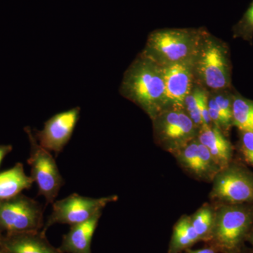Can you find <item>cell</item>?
Returning a JSON list of instances; mask_svg holds the SVG:
<instances>
[{
	"label": "cell",
	"instance_id": "15",
	"mask_svg": "<svg viewBox=\"0 0 253 253\" xmlns=\"http://www.w3.org/2000/svg\"><path fill=\"white\" fill-rule=\"evenodd\" d=\"M33 181L31 176L26 175L21 163L0 172V200L11 199L21 194L23 190L31 189Z\"/></svg>",
	"mask_w": 253,
	"mask_h": 253
},
{
	"label": "cell",
	"instance_id": "21",
	"mask_svg": "<svg viewBox=\"0 0 253 253\" xmlns=\"http://www.w3.org/2000/svg\"><path fill=\"white\" fill-rule=\"evenodd\" d=\"M199 86L196 83H195L191 92L184 100V109L189 115V117L191 118L194 124L200 129L203 126V121L201 113H200L199 101H198Z\"/></svg>",
	"mask_w": 253,
	"mask_h": 253
},
{
	"label": "cell",
	"instance_id": "9",
	"mask_svg": "<svg viewBox=\"0 0 253 253\" xmlns=\"http://www.w3.org/2000/svg\"><path fill=\"white\" fill-rule=\"evenodd\" d=\"M211 196L223 204H253V172L231 162L214 179Z\"/></svg>",
	"mask_w": 253,
	"mask_h": 253
},
{
	"label": "cell",
	"instance_id": "12",
	"mask_svg": "<svg viewBox=\"0 0 253 253\" xmlns=\"http://www.w3.org/2000/svg\"><path fill=\"white\" fill-rule=\"evenodd\" d=\"M197 139L207 148L219 169L227 167L232 162V144L218 126L213 124L203 125Z\"/></svg>",
	"mask_w": 253,
	"mask_h": 253
},
{
	"label": "cell",
	"instance_id": "8",
	"mask_svg": "<svg viewBox=\"0 0 253 253\" xmlns=\"http://www.w3.org/2000/svg\"><path fill=\"white\" fill-rule=\"evenodd\" d=\"M118 196L95 198L72 194L64 199L54 201L52 212L48 217L42 232L46 234L50 226L56 224L76 225L90 219L101 212L110 203L115 202Z\"/></svg>",
	"mask_w": 253,
	"mask_h": 253
},
{
	"label": "cell",
	"instance_id": "16",
	"mask_svg": "<svg viewBox=\"0 0 253 253\" xmlns=\"http://www.w3.org/2000/svg\"><path fill=\"white\" fill-rule=\"evenodd\" d=\"M200 239L191 224V217L184 216L176 223L169 244V253H179L199 242Z\"/></svg>",
	"mask_w": 253,
	"mask_h": 253
},
{
	"label": "cell",
	"instance_id": "27",
	"mask_svg": "<svg viewBox=\"0 0 253 253\" xmlns=\"http://www.w3.org/2000/svg\"><path fill=\"white\" fill-rule=\"evenodd\" d=\"M247 241L251 245L253 250V227L252 230L251 231V233H250L249 237H248Z\"/></svg>",
	"mask_w": 253,
	"mask_h": 253
},
{
	"label": "cell",
	"instance_id": "22",
	"mask_svg": "<svg viewBox=\"0 0 253 253\" xmlns=\"http://www.w3.org/2000/svg\"><path fill=\"white\" fill-rule=\"evenodd\" d=\"M239 150L243 161L253 168V133L239 131Z\"/></svg>",
	"mask_w": 253,
	"mask_h": 253
},
{
	"label": "cell",
	"instance_id": "28",
	"mask_svg": "<svg viewBox=\"0 0 253 253\" xmlns=\"http://www.w3.org/2000/svg\"><path fill=\"white\" fill-rule=\"evenodd\" d=\"M247 253L245 252V251H244V250H243V251H241V253Z\"/></svg>",
	"mask_w": 253,
	"mask_h": 253
},
{
	"label": "cell",
	"instance_id": "4",
	"mask_svg": "<svg viewBox=\"0 0 253 253\" xmlns=\"http://www.w3.org/2000/svg\"><path fill=\"white\" fill-rule=\"evenodd\" d=\"M253 227V204H222L215 212L211 244L217 253H240Z\"/></svg>",
	"mask_w": 253,
	"mask_h": 253
},
{
	"label": "cell",
	"instance_id": "11",
	"mask_svg": "<svg viewBox=\"0 0 253 253\" xmlns=\"http://www.w3.org/2000/svg\"><path fill=\"white\" fill-rule=\"evenodd\" d=\"M194 59L163 67L166 91L165 109H184V100L196 83Z\"/></svg>",
	"mask_w": 253,
	"mask_h": 253
},
{
	"label": "cell",
	"instance_id": "24",
	"mask_svg": "<svg viewBox=\"0 0 253 253\" xmlns=\"http://www.w3.org/2000/svg\"><path fill=\"white\" fill-rule=\"evenodd\" d=\"M13 146L11 145H0V166L6 155L11 152Z\"/></svg>",
	"mask_w": 253,
	"mask_h": 253
},
{
	"label": "cell",
	"instance_id": "17",
	"mask_svg": "<svg viewBox=\"0 0 253 253\" xmlns=\"http://www.w3.org/2000/svg\"><path fill=\"white\" fill-rule=\"evenodd\" d=\"M233 126L239 131L253 133V100L247 99L234 91Z\"/></svg>",
	"mask_w": 253,
	"mask_h": 253
},
{
	"label": "cell",
	"instance_id": "5",
	"mask_svg": "<svg viewBox=\"0 0 253 253\" xmlns=\"http://www.w3.org/2000/svg\"><path fill=\"white\" fill-rule=\"evenodd\" d=\"M44 224L43 208L36 200L22 194L0 200V234L40 231Z\"/></svg>",
	"mask_w": 253,
	"mask_h": 253
},
{
	"label": "cell",
	"instance_id": "26",
	"mask_svg": "<svg viewBox=\"0 0 253 253\" xmlns=\"http://www.w3.org/2000/svg\"><path fill=\"white\" fill-rule=\"evenodd\" d=\"M0 253H8L5 249L4 244L2 243V240H1V234H0Z\"/></svg>",
	"mask_w": 253,
	"mask_h": 253
},
{
	"label": "cell",
	"instance_id": "19",
	"mask_svg": "<svg viewBox=\"0 0 253 253\" xmlns=\"http://www.w3.org/2000/svg\"><path fill=\"white\" fill-rule=\"evenodd\" d=\"M214 217L215 212L208 206L200 208L192 217H190L200 241L209 242L214 226Z\"/></svg>",
	"mask_w": 253,
	"mask_h": 253
},
{
	"label": "cell",
	"instance_id": "25",
	"mask_svg": "<svg viewBox=\"0 0 253 253\" xmlns=\"http://www.w3.org/2000/svg\"><path fill=\"white\" fill-rule=\"evenodd\" d=\"M188 253H217V251H215L213 248L209 247L206 248V249L197 250V251H191L189 250Z\"/></svg>",
	"mask_w": 253,
	"mask_h": 253
},
{
	"label": "cell",
	"instance_id": "7",
	"mask_svg": "<svg viewBox=\"0 0 253 253\" xmlns=\"http://www.w3.org/2000/svg\"><path fill=\"white\" fill-rule=\"evenodd\" d=\"M155 139L160 146L173 153L199 134L198 127L184 109L163 110L152 120Z\"/></svg>",
	"mask_w": 253,
	"mask_h": 253
},
{
	"label": "cell",
	"instance_id": "3",
	"mask_svg": "<svg viewBox=\"0 0 253 253\" xmlns=\"http://www.w3.org/2000/svg\"><path fill=\"white\" fill-rule=\"evenodd\" d=\"M205 28H162L151 32L141 51L162 67L189 61L197 52Z\"/></svg>",
	"mask_w": 253,
	"mask_h": 253
},
{
	"label": "cell",
	"instance_id": "10",
	"mask_svg": "<svg viewBox=\"0 0 253 253\" xmlns=\"http://www.w3.org/2000/svg\"><path fill=\"white\" fill-rule=\"evenodd\" d=\"M80 114V107L55 114L44 123L42 129L33 130L37 141L42 147L58 156L71 140Z\"/></svg>",
	"mask_w": 253,
	"mask_h": 253
},
{
	"label": "cell",
	"instance_id": "6",
	"mask_svg": "<svg viewBox=\"0 0 253 253\" xmlns=\"http://www.w3.org/2000/svg\"><path fill=\"white\" fill-rule=\"evenodd\" d=\"M24 130L31 144V153L27 161L31 166V178L38 186V195L44 196L46 204H54L64 184V179L54 158L39 144L33 129L26 126Z\"/></svg>",
	"mask_w": 253,
	"mask_h": 253
},
{
	"label": "cell",
	"instance_id": "14",
	"mask_svg": "<svg viewBox=\"0 0 253 253\" xmlns=\"http://www.w3.org/2000/svg\"><path fill=\"white\" fill-rule=\"evenodd\" d=\"M102 211L81 224L71 226L59 248L63 253H91V245Z\"/></svg>",
	"mask_w": 253,
	"mask_h": 253
},
{
	"label": "cell",
	"instance_id": "18",
	"mask_svg": "<svg viewBox=\"0 0 253 253\" xmlns=\"http://www.w3.org/2000/svg\"><path fill=\"white\" fill-rule=\"evenodd\" d=\"M181 166L201 179H206L200 158L199 141L197 138L189 141L180 149L172 153Z\"/></svg>",
	"mask_w": 253,
	"mask_h": 253
},
{
	"label": "cell",
	"instance_id": "1",
	"mask_svg": "<svg viewBox=\"0 0 253 253\" xmlns=\"http://www.w3.org/2000/svg\"><path fill=\"white\" fill-rule=\"evenodd\" d=\"M120 93L154 119L166 109L163 68L141 52L125 72Z\"/></svg>",
	"mask_w": 253,
	"mask_h": 253
},
{
	"label": "cell",
	"instance_id": "2",
	"mask_svg": "<svg viewBox=\"0 0 253 253\" xmlns=\"http://www.w3.org/2000/svg\"><path fill=\"white\" fill-rule=\"evenodd\" d=\"M194 73L195 83L208 91L232 87V64L229 46L206 28L195 55Z\"/></svg>",
	"mask_w": 253,
	"mask_h": 253
},
{
	"label": "cell",
	"instance_id": "13",
	"mask_svg": "<svg viewBox=\"0 0 253 253\" xmlns=\"http://www.w3.org/2000/svg\"><path fill=\"white\" fill-rule=\"evenodd\" d=\"M1 240L8 253H63L50 244L41 231L1 234Z\"/></svg>",
	"mask_w": 253,
	"mask_h": 253
},
{
	"label": "cell",
	"instance_id": "20",
	"mask_svg": "<svg viewBox=\"0 0 253 253\" xmlns=\"http://www.w3.org/2000/svg\"><path fill=\"white\" fill-rule=\"evenodd\" d=\"M233 37L252 43L253 39V0L241 19L232 28Z\"/></svg>",
	"mask_w": 253,
	"mask_h": 253
},
{
	"label": "cell",
	"instance_id": "23",
	"mask_svg": "<svg viewBox=\"0 0 253 253\" xmlns=\"http://www.w3.org/2000/svg\"><path fill=\"white\" fill-rule=\"evenodd\" d=\"M208 95H209V91L200 86L198 101H199V111L202 118L203 125L211 126L212 122L208 113Z\"/></svg>",
	"mask_w": 253,
	"mask_h": 253
}]
</instances>
